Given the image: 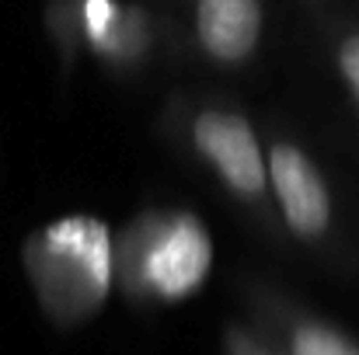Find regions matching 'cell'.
Returning <instances> with one entry per match:
<instances>
[{"label":"cell","mask_w":359,"mask_h":355,"mask_svg":"<svg viewBox=\"0 0 359 355\" xmlns=\"http://www.w3.org/2000/svg\"><path fill=\"white\" fill-rule=\"evenodd\" d=\"M286 355H359V349L328 324L297 321L286 331Z\"/></svg>","instance_id":"obj_6"},{"label":"cell","mask_w":359,"mask_h":355,"mask_svg":"<svg viewBox=\"0 0 359 355\" xmlns=\"http://www.w3.org/2000/svg\"><path fill=\"white\" fill-rule=\"evenodd\" d=\"M213 265V244L199 220L192 216H175L168 220L154 237L133 251V268H129V289L157 300V303H175L192 296Z\"/></svg>","instance_id":"obj_2"},{"label":"cell","mask_w":359,"mask_h":355,"mask_svg":"<svg viewBox=\"0 0 359 355\" xmlns=\"http://www.w3.org/2000/svg\"><path fill=\"white\" fill-rule=\"evenodd\" d=\"M196 35L220 63L244 60L262 35V0H196Z\"/></svg>","instance_id":"obj_5"},{"label":"cell","mask_w":359,"mask_h":355,"mask_svg":"<svg viewBox=\"0 0 359 355\" xmlns=\"http://www.w3.org/2000/svg\"><path fill=\"white\" fill-rule=\"evenodd\" d=\"M227 355H269V352H265L251 335H244V331L234 328V331L227 335Z\"/></svg>","instance_id":"obj_7"},{"label":"cell","mask_w":359,"mask_h":355,"mask_svg":"<svg viewBox=\"0 0 359 355\" xmlns=\"http://www.w3.org/2000/svg\"><path fill=\"white\" fill-rule=\"evenodd\" d=\"M28 272L46 314L70 328L88 321L112 289V240L95 216H70L28 244Z\"/></svg>","instance_id":"obj_1"},{"label":"cell","mask_w":359,"mask_h":355,"mask_svg":"<svg viewBox=\"0 0 359 355\" xmlns=\"http://www.w3.org/2000/svg\"><path fill=\"white\" fill-rule=\"evenodd\" d=\"M269 181L286 227L304 240H314L332 223L328 185L311 164V157L293 143H276L269 150Z\"/></svg>","instance_id":"obj_4"},{"label":"cell","mask_w":359,"mask_h":355,"mask_svg":"<svg viewBox=\"0 0 359 355\" xmlns=\"http://www.w3.org/2000/svg\"><path fill=\"white\" fill-rule=\"evenodd\" d=\"M199 153L217 167V174L238 192V195H258L269 185V160L262 157L258 136L251 122L238 112L210 109L192 125Z\"/></svg>","instance_id":"obj_3"}]
</instances>
